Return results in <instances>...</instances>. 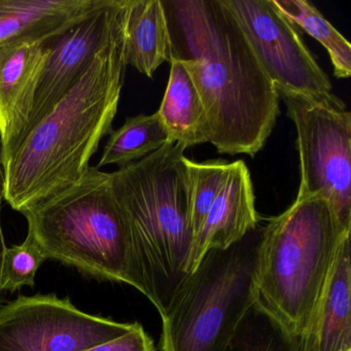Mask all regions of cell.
<instances>
[{
    "label": "cell",
    "mask_w": 351,
    "mask_h": 351,
    "mask_svg": "<svg viewBox=\"0 0 351 351\" xmlns=\"http://www.w3.org/2000/svg\"><path fill=\"white\" fill-rule=\"evenodd\" d=\"M230 164L223 160L199 163L186 159L189 223L193 234V244L200 235L207 215L225 184Z\"/></svg>",
    "instance_id": "d6986e66"
},
{
    "label": "cell",
    "mask_w": 351,
    "mask_h": 351,
    "mask_svg": "<svg viewBox=\"0 0 351 351\" xmlns=\"http://www.w3.org/2000/svg\"><path fill=\"white\" fill-rule=\"evenodd\" d=\"M127 66L153 77L171 61V40L162 0H128L126 12Z\"/></svg>",
    "instance_id": "9a60e30c"
},
{
    "label": "cell",
    "mask_w": 351,
    "mask_h": 351,
    "mask_svg": "<svg viewBox=\"0 0 351 351\" xmlns=\"http://www.w3.org/2000/svg\"><path fill=\"white\" fill-rule=\"evenodd\" d=\"M52 38L0 44V160L3 165L11 157L23 130Z\"/></svg>",
    "instance_id": "8fae6325"
},
{
    "label": "cell",
    "mask_w": 351,
    "mask_h": 351,
    "mask_svg": "<svg viewBox=\"0 0 351 351\" xmlns=\"http://www.w3.org/2000/svg\"><path fill=\"white\" fill-rule=\"evenodd\" d=\"M254 184L242 160L232 162L221 192L217 195L200 235L194 242L188 263V274L213 250H227L258 228Z\"/></svg>",
    "instance_id": "7c38bea8"
},
{
    "label": "cell",
    "mask_w": 351,
    "mask_h": 351,
    "mask_svg": "<svg viewBox=\"0 0 351 351\" xmlns=\"http://www.w3.org/2000/svg\"><path fill=\"white\" fill-rule=\"evenodd\" d=\"M98 0H0V44L46 40L87 15Z\"/></svg>",
    "instance_id": "5bb4252c"
},
{
    "label": "cell",
    "mask_w": 351,
    "mask_h": 351,
    "mask_svg": "<svg viewBox=\"0 0 351 351\" xmlns=\"http://www.w3.org/2000/svg\"><path fill=\"white\" fill-rule=\"evenodd\" d=\"M45 261L47 258L44 252L29 234L23 243L7 247L0 274L3 293H14L23 287H34L36 273Z\"/></svg>",
    "instance_id": "44dd1931"
},
{
    "label": "cell",
    "mask_w": 351,
    "mask_h": 351,
    "mask_svg": "<svg viewBox=\"0 0 351 351\" xmlns=\"http://www.w3.org/2000/svg\"><path fill=\"white\" fill-rule=\"evenodd\" d=\"M3 194H5V173H3V164L0 160V274H1V266H3V256H5V238H3V228H1V204H3ZM3 291L0 289V303Z\"/></svg>",
    "instance_id": "603a6c76"
},
{
    "label": "cell",
    "mask_w": 351,
    "mask_h": 351,
    "mask_svg": "<svg viewBox=\"0 0 351 351\" xmlns=\"http://www.w3.org/2000/svg\"><path fill=\"white\" fill-rule=\"evenodd\" d=\"M133 324L82 311L56 293L20 295L0 306V351H86Z\"/></svg>",
    "instance_id": "ba28073f"
},
{
    "label": "cell",
    "mask_w": 351,
    "mask_h": 351,
    "mask_svg": "<svg viewBox=\"0 0 351 351\" xmlns=\"http://www.w3.org/2000/svg\"><path fill=\"white\" fill-rule=\"evenodd\" d=\"M225 351H297L295 341L254 304Z\"/></svg>",
    "instance_id": "ffe728a7"
},
{
    "label": "cell",
    "mask_w": 351,
    "mask_h": 351,
    "mask_svg": "<svg viewBox=\"0 0 351 351\" xmlns=\"http://www.w3.org/2000/svg\"><path fill=\"white\" fill-rule=\"evenodd\" d=\"M273 5L291 22L315 38L328 51L335 77L351 75V45L307 0H272Z\"/></svg>",
    "instance_id": "ac0fdd59"
},
{
    "label": "cell",
    "mask_w": 351,
    "mask_h": 351,
    "mask_svg": "<svg viewBox=\"0 0 351 351\" xmlns=\"http://www.w3.org/2000/svg\"><path fill=\"white\" fill-rule=\"evenodd\" d=\"M168 143L169 136L157 112L127 118L121 128L110 133L97 168L124 167L159 151Z\"/></svg>",
    "instance_id": "e0dca14e"
},
{
    "label": "cell",
    "mask_w": 351,
    "mask_h": 351,
    "mask_svg": "<svg viewBox=\"0 0 351 351\" xmlns=\"http://www.w3.org/2000/svg\"><path fill=\"white\" fill-rule=\"evenodd\" d=\"M127 3L128 0H98L87 15L51 40L15 149L28 131L69 93L96 54L122 29Z\"/></svg>",
    "instance_id": "30bf717a"
},
{
    "label": "cell",
    "mask_w": 351,
    "mask_h": 351,
    "mask_svg": "<svg viewBox=\"0 0 351 351\" xmlns=\"http://www.w3.org/2000/svg\"><path fill=\"white\" fill-rule=\"evenodd\" d=\"M21 213L47 260L94 278L132 285L130 233L112 173L90 166L79 182Z\"/></svg>",
    "instance_id": "5b68a950"
},
{
    "label": "cell",
    "mask_w": 351,
    "mask_h": 351,
    "mask_svg": "<svg viewBox=\"0 0 351 351\" xmlns=\"http://www.w3.org/2000/svg\"><path fill=\"white\" fill-rule=\"evenodd\" d=\"M125 26L126 16L122 29L96 54L69 93L28 131L3 166V200L12 208L22 213L87 173L118 112L127 69Z\"/></svg>",
    "instance_id": "7a4b0ae2"
},
{
    "label": "cell",
    "mask_w": 351,
    "mask_h": 351,
    "mask_svg": "<svg viewBox=\"0 0 351 351\" xmlns=\"http://www.w3.org/2000/svg\"><path fill=\"white\" fill-rule=\"evenodd\" d=\"M86 351H156L153 339L139 322H134L127 334L92 347Z\"/></svg>",
    "instance_id": "7402d4cb"
},
{
    "label": "cell",
    "mask_w": 351,
    "mask_h": 351,
    "mask_svg": "<svg viewBox=\"0 0 351 351\" xmlns=\"http://www.w3.org/2000/svg\"><path fill=\"white\" fill-rule=\"evenodd\" d=\"M243 30L275 88L318 101L337 102L332 84L304 44L295 25L272 0H223Z\"/></svg>",
    "instance_id": "9c48e42d"
},
{
    "label": "cell",
    "mask_w": 351,
    "mask_h": 351,
    "mask_svg": "<svg viewBox=\"0 0 351 351\" xmlns=\"http://www.w3.org/2000/svg\"><path fill=\"white\" fill-rule=\"evenodd\" d=\"M171 60L190 73L206 112L207 143L254 158L280 116L274 84L223 0H162Z\"/></svg>",
    "instance_id": "6da1fadb"
},
{
    "label": "cell",
    "mask_w": 351,
    "mask_h": 351,
    "mask_svg": "<svg viewBox=\"0 0 351 351\" xmlns=\"http://www.w3.org/2000/svg\"><path fill=\"white\" fill-rule=\"evenodd\" d=\"M350 235L345 236L335 256L324 291L297 351H351Z\"/></svg>",
    "instance_id": "4fadbf2b"
},
{
    "label": "cell",
    "mask_w": 351,
    "mask_h": 351,
    "mask_svg": "<svg viewBox=\"0 0 351 351\" xmlns=\"http://www.w3.org/2000/svg\"><path fill=\"white\" fill-rule=\"evenodd\" d=\"M261 237L258 227L231 247L203 256L161 317L160 351H225L256 304Z\"/></svg>",
    "instance_id": "8992f818"
},
{
    "label": "cell",
    "mask_w": 351,
    "mask_h": 351,
    "mask_svg": "<svg viewBox=\"0 0 351 351\" xmlns=\"http://www.w3.org/2000/svg\"><path fill=\"white\" fill-rule=\"evenodd\" d=\"M326 199H295L262 228L256 304L295 341L303 336L335 256L350 235Z\"/></svg>",
    "instance_id": "277c9868"
},
{
    "label": "cell",
    "mask_w": 351,
    "mask_h": 351,
    "mask_svg": "<svg viewBox=\"0 0 351 351\" xmlns=\"http://www.w3.org/2000/svg\"><path fill=\"white\" fill-rule=\"evenodd\" d=\"M184 152V145L168 143L112 173V190L130 233L131 287L161 317L189 275L193 234Z\"/></svg>",
    "instance_id": "3957f363"
},
{
    "label": "cell",
    "mask_w": 351,
    "mask_h": 351,
    "mask_svg": "<svg viewBox=\"0 0 351 351\" xmlns=\"http://www.w3.org/2000/svg\"><path fill=\"white\" fill-rule=\"evenodd\" d=\"M167 88L158 116L167 131L169 141L186 149L207 143V119L198 90L180 61H170Z\"/></svg>",
    "instance_id": "2e32d148"
},
{
    "label": "cell",
    "mask_w": 351,
    "mask_h": 351,
    "mask_svg": "<svg viewBox=\"0 0 351 351\" xmlns=\"http://www.w3.org/2000/svg\"><path fill=\"white\" fill-rule=\"evenodd\" d=\"M297 130L300 186L297 198L322 197L351 230V112L342 100L318 101L276 88Z\"/></svg>",
    "instance_id": "52a82bcc"
}]
</instances>
